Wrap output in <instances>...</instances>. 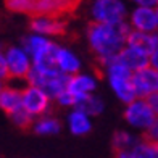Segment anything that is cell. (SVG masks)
Listing matches in <instances>:
<instances>
[{
  "label": "cell",
  "mask_w": 158,
  "mask_h": 158,
  "mask_svg": "<svg viewBox=\"0 0 158 158\" xmlns=\"http://www.w3.org/2000/svg\"><path fill=\"white\" fill-rule=\"evenodd\" d=\"M132 27L127 21L123 23H92L87 26V42L97 60H106L116 56L127 44Z\"/></svg>",
  "instance_id": "6da1fadb"
},
{
  "label": "cell",
  "mask_w": 158,
  "mask_h": 158,
  "mask_svg": "<svg viewBox=\"0 0 158 158\" xmlns=\"http://www.w3.org/2000/svg\"><path fill=\"white\" fill-rule=\"evenodd\" d=\"M134 85L137 89V94L140 98H145L147 95L158 92V69L153 66H147L132 76Z\"/></svg>",
  "instance_id": "30bf717a"
},
{
  "label": "cell",
  "mask_w": 158,
  "mask_h": 158,
  "mask_svg": "<svg viewBox=\"0 0 158 158\" xmlns=\"http://www.w3.org/2000/svg\"><path fill=\"white\" fill-rule=\"evenodd\" d=\"M0 76H2L3 81H8L10 79V69H8V63H6L5 56H0Z\"/></svg>",
  "instance_id": "484cf974"
},
{
  "label": "cell",
  "mask_w": 158,
  "mask_h": 158,
  "mask_svg": "<svg viewBox=\"0 0 158 158\" xmlns=\"http://www.w3.org/2000/svg\"><path fill=\"white\" fill-rule=\"evenodd\" d=\"M132 158H156V145L147 139H142L131 150Z\"/></svg>",
  "instance_id": "44dd1931"
},
{
  "label": "cell",
  "mask_w": 158,
  "mask_h": 158,
  "mask_svg": "<svg viewBox=\"0 0 158 158\" xmlns=\"http://www.w3.org/2000/svg\"><path fill=\"white\" fill-rule=\"evenodd\" d=\"M155 145H156V143H155ZM156 158H158V145H156Z\"/></svg>",
  "instance_id": "4dcf8cb0"
},
{
  "label": "cell",
  "mask_w": 158,
  "mask_h": 158,
  "mask_svg": "<svg viewBox=\"0 0 158 158\" xmlns=\"http://www.w3.org/2000/svg\"><path fill=\"white\" fill-rule=\"evenodd\" d=\"M3 56L8 63L10 79H27V74L32 69V60L23 47H6Z\"/></svg>",
  "instance_id": "277c9868"
},
{
  "label": "cell",
  "mask_w": 158,
  "mask_h": 158,
  "mask_svg": "<svg viewBox=\"0 0 158 158\" xmlns=\"http://www.w3.org/2000/svg\"><path fill=\"white\" fill-rule=\"evenodd\" d=\"M155 10H156V18H158V6H156V8H155Z\"/></svg>",
  "instance_id": "1f68e13d"
},
{
  "label": "cell",
  "mask_w": 158,
  "mask_h": 158,
  "mask_svg": "<svg viewBox=\"0 0 158 158\" xmlns=\"http://www.w3.org/2000/svg\"><path fill=\"white\" fill-rule=\"evenodd\" d=\"M0 106L8 116L19 111L23 108V90H18L11 85H5L0 92Z\"/></svg>",
  "instance_id": "7c38bea8"
},
{
  "label": "cell",
  "mask_w": 158,
  "mask_h": 158,
  "mask_svg": "<svg viewBox=\"0 0 158 158\" xmlns=\"http://www.w3.org/2000/svg\"><path fill=\"white\" fill-rule=\"evenodd\" d=\"M114 158H132V153H131V150H123V152L114 153Z\"/></svg>",
  "instance_id": "f546056e"
},
{
  "label": "cell",
  "mask_w": 158,
  "mask_h": 158,
  "mask_svg": "<svg viewBox=\"0 0 158 158\" xmlns=\"http://www.w3.org/2000/svg\"><path fill=\"white\" fill-rule=\"evenodd\" d=\"M68 126H69V131L73 132L74 135H84L90 131V121L89 116L79 110H74L69 113L68 116Z\"/></svg>",
  "instance_id": "e0dca14e"
},
{
  "label": "cell",
  "mask_w": 158,
  "mask_h": 158,
  "mask_svg": "<svg viewBox=\"0 0 158 158\" xmlns=\"http://www.w3.org/2000/svg\"><path fill=\"white\" fill-rule=\"evenodd\" d=\"M31 31L40 35H63L66 31V23L56 16H45V15H34L29 23Z\"/></svg>",
  "instance_id": "9c48e42d"
},
{
  "label": "cell",
  "mask_w": 158,
  "mask_h": 158,
  "mask_svg": "<svg viewBox=\"0 0 158 158\" xmlns=\"http://www.w3.org/2000/svg\"><path fill=\"white\" fill-rule=\"evenodd\" d=\"M155 118H156V114L150 108V105L147 103L145 98L139 97L137 100L127 103L124 108V119L137 129H145L147 131L155 121Z\"/></svg>",
  "instance_id": "3957f363"
},
{
  "label": "cell",
  "mask_w": 158,
  "mask_h": 158,
  "mask_svg": "<svg viewBox=\"0 0 158 158\" xmlns=\"http://www.w3.org/2000/svg\"><path fill=\"white\" fill-rule=\"evenodd\" d=\"M32 129L40 135H53L56 132H60L61 124H60V121L55 119V118H40V119L35 121Z\"/></svg>",
  "instance_id": "d6986e66"
},
{
  "label": "cell",
  "mask_w": 158,
  "mask_h": 158,
  "mask_svg": "<svg viewBox=\"0 0 158 158\" xmlns=\"http://www.w3.org/2000/svg\"><path fill=\"white\" fill-rule=\"evenodd\" d=\"M81 0H35L34 15H45L61 18L68 13L74 11Z\"/></svg>",
  "instance_id": "ba28073f"
},
{
  "label": "cell",
  "mask_w": 158,
  "mask_h": 158,
  "mask_svg": "<svg viewBox=\"0 0 158 158\" xmlns=\"http://www.w3.org/2000/svg\"><path fill=\"white\" fill-rule=\"evenodd\" d=\"M10 119L13 121V124L18 126L19 129H29L32 126V114L27 113L24 108H21L19 111L13 113L10 116Z\"/></svg>",
  "instance_id": "603a6c76"
},
{
  "label": "cell",
  "mask_w": 158,
  "mask_h": 158,
  "mask_svg": "<svg viewBox=\"0 0 158 158\" xmlns=\"http://www.w3.org/2000/svg\"><path fill=\"white\" fill-rule=\"evenodd\" d=\"M137 143L134 137L129 132L126 131H118L114 132L113 135V140H111V145H113V152H123V150H132L134 145Z\"/></svg>",
  "instance_id": "ffe728a7"
},
{
  "label": "cell",
  "mask_w": 158,
  "mask_h": 158,
  "mask_svg": "<svg viewBox=\"0 0 158 158\" xmlns=\"http://www.w3.org/2000/svg\"><path fill=\"white\" fill-rule=\"evenodd\" d=\"M150 66H153L155 69H158V47L152 52V55H150Z\"/></svg>",
  "instance_id": "f1b7e54d"
},
{
  "label": "cell",
  "mask_w": 158,
  "mask_h": 158,
  "mask_svg": "<svg viewBox=\"0 0 158 158\" xmlns=\"http://www.w3.org/2000/svg\"><path fill=\"white\" fill-rule=\"evenodd\" d=\"M47 42H48V39L45 37V35H40V34H35V32H32V34H29V35H26V37L23 39V47L26 52H27V55L32 56L39 52V50H42L45 45H47Z\"/></svg>",
  "instance_id": "ac0fdd59"
},
{
  "label": "cell",
  "mask_w": 158,
  "mask_h": 158,
  "mask_svg": "<svg viewBox=\"0 0 158 158\" xmlns=\"http://www.w3.org/2000/svg\"><path fill=\"white\" fill-rule=\"evenodd\" d=\"M127 23L131 24V27L134 31L147 32V34L158 32L156 10L150 8V6H134V8L129 11Z\"/></svg>",
  "instance_id": "5b68a950"
},
{
  "label": "cell",
  "mask_w": 158,
  "mask_h": 158,
  "mask_svg": "<svg viewBox=\"0 0 158 158\" xmlns=\"http://www.w3.org/2000/svg\"><path fill=\"white\" fill-rule=\"evenodd\" d=\"M56 102H58V105H61V106H74L76 102H77V97H74L69 90H64L63 94L56 98Z\"/></svg>",
  "instance_id": "cb8c5ba5"
},
{
  "label": "cell",
  "mask_w": 158,
  "mask_h": 158,
  "mask_svg": "<svg viewBox=\"0 0 158 158\" xmlns=\"http://www.w3.org/2000/svg\"><path fill=\"white\" fill-rule=\"evenodd\" d=\"M79 68H81V63H79L77 56L71 50L61 47L60 53H58V69L66 76H74L77 74Z\"/></svg>",
  "instance_id": "2e32d148"
},
{
  "label": "cell",
  "mask_w": 158,
  "mask_h": 158,
  "mask_svg": "<svg viewBox=\"0 0 158 158\" xmlns=\"http://www.w3.org/2000/svg\"><path fill=\"white\" fill-rule=\"evenodd\" d=\"M50 98L44 89L37 85H27L23 89V108L32 116H42L48 111Z\"/></svg>",
  "instance_id": "52a82bcc"
},
{
  "label": "cell",
  "mask_w": 158,
  "mask_h": 158,
  "mask_svg": "<svg viewBox=\"0 0 158 158\" xmlns=\"http://www.w3.org/2000/svg\"><path fill=\"white\" fill-rule=\"evenodd\" d=\"M135 6H150V8H156L158 0H131Z\"/></svg>",
  "instance_id": "83f0119b"
},
{
  "label": "cell",
  "mask_w": 158,
  "mask_h": 158,
  "mask_svg": "<svg viewBox=\"0 0 158 158\" xmlns=\"http://www.w3.org/2000/svg\"><path fill=\"white\" fill-rule=\"evenodd\" d=\"M61 47L56 45L55 42L48 40L47 45L39 50L37 53L32 56V66L35 69H39L40 73H45V74H56V73H61L58 69V53H60Z\"/></svg>",
  "instance_id": "8992f818"
},
{
  "label": "cell",
  "mask_w": 158,
  "mask_h": 158,
  "mask_svg": "<svg viewBox=\"0 0 158 158\" xmlns=\"http://www.w3.org/2000/svg\"><path fill=\"white\" fill-rule=\"evenodd\" d=\"M5 8L13 13H26V15H32L35 0H3Z\"/></svg>",
  "instance_id": "7402d4cb"
},
{
  "label": "cell",
  "mask_w": 158,
  "mask_h": 158,
  "mask_svg": "<svg viewBox=\"0 0 158 158\" xmlns=\"http://www.w3.org/2000/svg\"><path fill=\"white\" fill-rule=\"evenodd\" d=\"M129 47L139 48L142 52H145L148 55H152V52L158 47V32L153 34H147V32H139V31H131L127 37V44Z\"/></svg>",
  "instance_id": "4fadbf2b"
},
{
  "label": "cell",
  "mask_w": 158,
  "mask_h": 158,
  "mask_svg": "<svg viewBox=\"0 0 158 158\" xmlns=\"http://www.w3.org/2000/svg\"><path fill=\"white\" fill-rule=\"evenodd\" d=\"M145 100H147V103L150 105V108L153 110V113L158 116V92H153V94L147 95Z\"/></svg>",
  "instance_id": "4316f807"
},
{
  "label": "cell",
  "mask_w": 158,
  "mask_h": 158,
  "mask_svg": "<svg viewBox=\"0 0 158 158\" xmlns=\"http://www.w3.org/2000/svg\"><path fill=\"white\" fill-rule=\"evenodd\" d=\"M95 87H97L95 79L87 76V74H74V76H71L69 84H68V90L77 98L82 97V95L92 94V92L95 90Z\"/></svg>",
  "instance_id": "5bb4252c"
},
{
  "label": "cell",
  "mask_w": 158,
  "mask_h": 158,
  "mask_svg": "<svg viewBox=\"0 0 158 158\" xmlns=\"http://www.w3.org/2000/svg\"><path fill=\"white\" fill-rule=\"evenodd\" d=\"M74 110H79L85 113L87 116H97L103 111V102L102 98H98L97 95H92V94H87V95H82L77 98V102L74 105Z\"/></svg>",
  "instance_id": "9a60e30c"
},
{
  "label": "cell",
  "mask_w": 158,
  "mask_h": 158,
  "mask_svg": "<svg viewBox=\"0 0 158 158\" xmlns=\"http://www.w3.org/2000/svg\"><path fill=\"white\" fill-rule=\"evenodd\" d=\"M116 60L123 64V66H126L127 69H131L132 73H137V71L150 66V55L142 52L139 48L129 47V45H126L116 55Z\"/></svg>",
  "instance_id": "8fae6325"
},
{
  "label": "cell",
  "mask_w": 158,
  "mask_h": 158,
  "mask_svg": "<svg viewBox=\"0 0 158 158\" xmlns=\"http://www.w3.org/2000/svg\"><path fill=\"white\" fill-rule=\"evenodd\" d=\"M90 16L95 23H123L129 16L127 6L123 0H92Z\"/></svg>",
  "instance_id": "7a4b0ae2"
},
{
  "label": "cell",
  "mask_w": 158,
  "mask_h": 158,
  "mask_svg": "<svg viewBox=\"0 0 158 158\" xmlns=\"http://www.w3.org/2000/svg\"><path fill=\"white\" fill-rule=\"evenodd\" d=\"M143 139H147V140H150V142H153V143H156V145H158V116L155 118L152 126H150L147 131H145Z\"/></svg>",
  "instance_id": "d4e9b609"
}]
</instances>
